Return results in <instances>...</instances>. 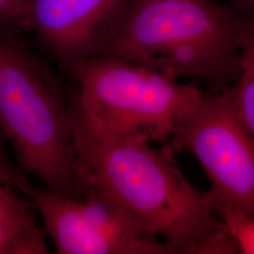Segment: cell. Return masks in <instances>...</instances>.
<instances>
[{
  "label": "cell",
  "instance_id": "1",
  "mask_svg": "<svg viewBox=\"0 0 254 254\" xmlns=\"http://www.w3.org/2000/svg\"><path fill=\"white\" fill-rule=\"evenodd\" d=\"M144 136L103 146L78 159L85 189L116 203L173 254H239L213 193L197 190L174 158Z\"/></svg>",
  "mask_w": 254,
  "mask_h": 254
},
{
  "label": "cell",
  "instance_id": "2",
  "mask_svg": "<svg viewBox=\"0 0 254 254\" xmlns=\"http://www.w3.org/2000/svg\"><path fill=\"white\" fill-rule=\"evenodd\" d=\"M0 130L21 170L49 190L81 192L64 84L21 31L5 27H0Z\"/></svg>",
  "mask_w": 254,
  "mask_h": 254
},
{
  "label": "cell",
  "instance_id": "3",
  "mask_svg": "<svg viewBox=\"0 0 254 254\" xmlns=\"http://www.w3.org/2000/svg\"><path fill=\"white\" fill-rule=\"evenodd\" d=\"M242 21L227 3L217 0H136L126 25L102 55L177 80L200 78L223 91L240 73Z\"/></svg>",
  "mask_w": 254,
  "mask_h": 254
},
{
  "label": "cell",
  "instance_id": "4",
  "mask_svg": "<svg viewBox=\"0 0 254 254\" xmlns=\"http://www.w3.org/2000/svg\"><path fill=\"white\" fill-rule=\"evenodd\" d=\"M63 70L77 86L70 104L77 161L133 136L169 143L177 119L203 95L195 87L111 56L85 59Z\"/></svg>",
  "mask_w": 254,
  "mask_h": 254
},
{
  "label": "cell",
  "instance_id": "5",
  "mask_svg": "<svg viewBox=\"0 0 254 254\" xmlns=\"http://www.w3.org/2000/svg\"><path fill=\"white\" fill-rule=\"evenodd\" d=\"M193 154L211 182L217 208L254 218V136L238 115L229 88L203 94L177 119L169 142Z\"/></svg>",
  "mask_w": 254,
  "mask_h": 254
},
{
  "label": "cell",
  "instance_id": "6",
  "mask_svg": "<svg viewBox=\"0 0 254 254\" xmlns=\"http://www.w3.org/2000/svg\"><path fill=\"white\" fill-rule=\"evenodd\" d=\"M16 188L33 203L58 254H173L116 203L85 189L63 195L18 173Z\"/></svg>",
  "mask_w": 254,
  "mask_h": 254
},
{
  "label": "cell",
  "instance_id": "7",
  "mask_svg": "<svg viewBox=\"0 0 254 254\" xmlns=\"http://www.w3.org/2000/svg\"><path fill=\"white\" fill-rule=\"evenodd\" d=\"M136 0H28L29 31L62 69L103 54Z\"/></svg>",
  "mask_w": 254,
  "mask_h": 254
},
{
  "label": "cell",
  "instance_id": "8",
  "mask_svg": "<svg viewBox=\"0 0 254 254\" xmlns=\"http://www.w3.org/2000/svg\"><path fill=\"white\" fill-rule=\"evenodd\" d=\"M39 217L23 193L0 183V254H50Z\"/></svg>",
  "mask_w": 254,
  "mask_h": 254
},
{
  "label": "cell",
  "instance_id": "9",
  "mask_svg": "<svg viewBox=\"0 0 254 254\" xmlns=\"http://www.w3.org/2000/svg\"><path fill=\"white\" fill-rule=\"evenodd\" d=\"M239 46L240 73L229 91L238 115L254 136V21H242Z\"/></svg>",
  "mask_w": 254,
  "mask_h": 254
},
{
  "label": "cell",
  "instance_id": "10",
  "mask_svg": "<svg viewBox=\"0 0 254 254\" xmlns=\"http://www.w3.org/2000/svg\"><path fill=\"white\" fill-rule=\"evenodd\" d=\"M218 211L239 254H254V218L231 209Z\"/></svg>",
  "mask_w": 254,
  "mask_h": 254
},
{
  "label": "cell",
  "instance_id": "11",
  "mask_svg": "<svg viewBox=\"0 0 254 254\" xmlns=\"http://www.w3.org/2000/svg\"><path fill=\"white\" fill-rule=\"evenodd\" d=\"M0 27L29 31L28 0H0Z\"/></svg>",
  "mask_w": 254,
  "mask_h": 254
},
{
  "label": "cell",
  "instance_id": "12",
  "mask_svg": "<svg viewBox=\"0 0 254 254\" xmlns=\"http://www.w3.org/2000/svg\"><path fill=\"white\" fill-rule=\"evenodd\" d=\"M7 140L0 130V183L14 187L16 177L20 173L14 169L7 157L4 151V141Z\"/></svg>",
  "mask_w": 254,
  "mask_h": 254
},
{
  "label": "cell",
  "instance_id": "13",
  "mask_svg": "<svg viewBox=\"0 0 254 254\" xmlns=\"http://www.w3.org/2000/svg\"><path fill=\"white\" fill-rule=\"evenodd\" d=\"M226 3L240 18L254 21V0H227Z\"/></svg>",
  "mask_w": 254,
  "mask_h": 254
}]
</instances>
